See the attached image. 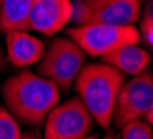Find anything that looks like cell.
Wrapping results in <instances>:
<instances>
[{"mask_svg":"<svg viewBox=\"0 0 153 139\" xmlns=\"http://www.w3.org/2000/svg\"><path fill=\"white\" fill-rule=\"evenodd\" d=\"M3 98L14 118L39 125L58 104L59 88L48 78L24 70L4 83Z\"/></svg>","mask_w":153,"mask_h":139,"instance_id":"1","label":"cell"},{"mask_svg":"<svg viewBox=\"0 0 153 139\" xmlns=\"http://www.w3.org/2000/svg\"><path fill=\"white\" fill-rule=\"evenodd\" d=\"M123 83V73L106 64L87 65L75 78L80 101L103 129L112 123L113 107Z\"/></svg>","mask_w":153,"mask_h":139,"instance_id":"2","label":"cell"},{"mask_svg":"<svg viewBox=\"0 0 153 139\" xmlns=\"http://www.w3.org/2000/svg\"><path fill=\"white\" fill-rule=\"evenodd\" d=\"M85 59L84 51L71 39L58 37L51 41L40 59L37 72L62 91H68Z\"/></svg>","mask_w":153,"mask_h":139,"instance_id":"3","label":"cell"},{"mask_svg":"<svg viewBox=\"0 0 153 139\" xmlns=\"http://www.w3.org/2000/svg\"><path fill=\"white\" fill-rule=\"evenodd\" d=\"M143 117L148 124L153 121V76L143 70L123 83L116 98L112 120L119 127Z\"/></svg>","mask_w":153,"mask_h":139,"instance_id":"4","label":"cell"},{"mask_svg":"<svg viewBox=\"0 0 153 139\" xmlns=\"http://www.w3.org/2000/svg\"><path fill=\"white\" fill-rule=\"evenodd\" d=\"M68 36L84 54L91 57H103L116 48L127 44H138L139 33L134 25L116 26L90 24L68 29Z\"/></svg>","mask_w":153,"mask_h":139,"instance_id":"5","label":"cell"},{"mask_svg":"<svg viewBox=\"0 0 153 139\" xmlns=\"http://www.w3.org/2000/svg\"><path fill=\"white\" fill-rule=\"evenodd\" d=\"M72 3L73 15L71 21L76 26L90 24L134 25L141 15V0H88Z\"/></svg>","mask_w":153,"mask_h":139,"instance_id":"6","label":"cell"},{"mask_svg":"<svg viewBox=\"0 0 153 139\" xmlns=\"http://www.w3.org/2000/svg\"><path fill=\"white\" fill-rule=\"evenodd\" d=\"M93 116L80 98L55 106L48 112L44 127V139H79L88 135L93 128Z\"/></svg>","mask_w":153,"mask_h":139,"instance_id":"7","label":"cell"},{"mask_svg":"<svg viewBox=\"0 0 153 139\" xmlns=\"http://www.w3.org/2000/svg\"><path fill=\"white\" fill-rule=\"evenodd\" d=\"M72 15V0H33L29 15V29L53 36L66 26Z\"/></svg>","mask_w":153,"mask_h":139,"instance_id":"8","label":"cell"},{"mask_svg":"<svg viewBox=\"0 0 153 139\" xmlns=\"http://www.w3.org/2000/svg\"><path fill=\"white\" fill-rule=\"evenodd\" d=\"M6 47L8 61L18 68L39 62L46 51L42 40L25 30H13L7 33Z\"/></svg>","mask_w":153,"mask_h":139,"instance_id":"9","label":"cell"},{"mask_svg":"<svg viewBox=\"0 0 153 139\" xmlns=\"http://www.w3.org/2000/svg\"><path fill=\"white\" fill-rule=\"evenodd\" d=\"M101 59L103 64L113 66L123 75L137 76L146 70L150 62V55L145 48H141L137 44H127L101 57Z\"/></svg>","mask_w":153,"mask_h":139,"instance_id":"10","label":"cell"},{"mask_svg":"<svg viewBox=\"0 0 153 139\" xmlns=\"http://www.w3.org/2000/svg\"><path fill=\"white\" fill-rule=\"evenodd\" d=\"M33 0H1L0 6V30H29V15Z\"/></svg>","mask_w":153,"mask_h":139,"instance_id":"11","label":"cell"},{"mask_svg":"<svg viewBox=\"0 0 153 139\" xmlns=\"http://www.w3.org/2000/svg\"><path fill=\"white\" fill-rule=\"evenodd\" d=\"M121 136L123 139H153V132L150 124L137 118L121 127Z\"/></svg>","mask_w":153,"mask_h":139,"instance_id":"12","label":"cell"},{"mask_svg":"<svg viewBox=\"0 0 153 139\" xmlns=\"http://www.w3.org/2000/svg\"><path fill=\"white\" fill-rule=\"evenodd\" d=\"M139 40L145 44L146 48L153 47V4L152 0L148 1L142 13L141 24H139Z\"/></svg>","mask_w":153,"mask_h":139,"instance_id":"13","label":"cell"},{"mask_svg":"<svg viewBox=\"0 0 153 139\" xmlns=\"http://www.w3.org/2000/svg\"><path fill=\"white\" fill-rule=\"evenodd\" d=\"M0 139H22L19 125L14 116L0 106Z\"/></svg>","mask_w":153,"mask_h":139,"instance_id":"14","label":"cell"},{"mask_svg":"<svg viewBox=\"0 0 153 139\" xmlns=\"http://www.w3.org/2000/svg\"><path fill=\"white\" fill-rule=\"evenodd\" d=\"M6 68V59H4V55H3V50L0 47V70H3Z\"/></svg>","mask_w":153,"mask_h":139,"instance_id":"15","label":"cell"},{"mask_svg":"<svg viewBox=\"0 0 153 139\" xmlns=\"http://www.w3.org/2000/svg\"><path fill=\"white\" fill-rule=\"evenodd\" d=\"M22 139H40L36 134H26V135L22 136Z\"/></svg>","mask_w":153,"mask_h":139,"instance_id":"16","label":"cell"},{"mask_svg":"<svg viewBox=\"0 0 153 139\" xmlns=\"http://www.w3.org/2000/svg\"><path fill=\"white\" fill-rule=\"evenodd\" d=\"M79 139H97V136L95 135H85V136H83V138H79Z\"/></svg>","mask_w":153,"mask_h":139,"instance_id":"17","label":"cell"},{"mask_svg":"<svg viewBox=\"0 0 153 139\" xmlns=\"http://www.w3.org/2000/svg\"><path fill=\"white\" fill-rule=\"evenodd\" d=\"M103 139H116V138H114V136H112V135H108V136H105Z\"/></svg>","mask_w":153,"mask_h":139,"instance_id":"18","label":"cell"},{"mask_svg":"<svg viewBox=\"0 0 153 139\" xmlns=\"http://www.w3.org/2000/svg\"><path fill=\"white\" fill-rule=\"evenodd\" d=\"M73 1H88V0H73Z\"/></svg>","mask_w":153,"mask_h":139,"instance_id":"19","label":"cell"},{"mask_svg":"<svg viewBox=\"0 0 153 139\" xmlns=\"http://www.w3.org/2000/svg\"><path fill=\"white\" fill-rule=\"evenodd\" d=\"M0 6H1V0H0Z\"/></svg>","mask_w":153,"mask_h":139,"instance_id":"20","label":"cell"}]
</instances>
